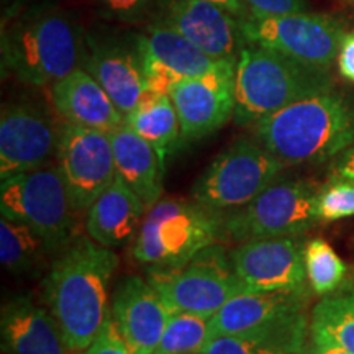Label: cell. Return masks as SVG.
I'll return each mask as SVG.
<instances>
[{
	"mask_svg": "<svg viewBox=\"0 0 354 354\" xmlns=\"http://www.w3.org/2000/svg\"><path fill=\"white\" fill-rule=\"evenodd\" d=\"M117 266V254L92 238L79 240L53 263L44 299L71 353L84 351L104 325Z\"/></svg>",
	"mask_w": 354,
	"mask_h": 354,
	"instance_id": "cell-1",
	"label": "cell"
},
{
	"mask_svg": "<svg viewBox=\"0 0 354 354\" xmlns=\"http://www.w3.org/2000/svg\"><path fill=\"white\" fill-rule=\"evenodd\" d=\"M254 130L286 166L320 165L354 145V102L333 88L261 118Z\"/></svg>",
	"mask_w": 354,
	"mask_h": 354,
	"instance_id": "cell-2",
	"label": "cell"
},
{
	"mask_svg": "<svg viewBox=\"0 0 354 354\" xmlns=\"http://www.w3.org/2000/svg\"><path fill=\"white\" fill-rule=\"evenodd\" d=\"M13 19L2 30L3 74L28 86H53L82 63L86 39L66 12L39 7Z\"/></svg>",
	"mask_w": 354,
	"mask_h": 354,
	"instance_id": "cell-3",
	"label": "cell"
},
{
	"mask_svg": "<svg viewBox=\"0 0 354 354\" xmlns=\"http://www.w3.org/2000/svg\"><path fill=\"white\" fill-rule=\"evenodd\" d=\"M238 125H254L287 105L335 88L330 69L318 68L282 53L245 43L236 59Z\"/></svg>",
	"mask_w": 354,
	"mask_h": 354,
	"instance_id": "cell-4",
	"label": "cell"
},
{
	"mask_svg": "<svg viewBox=\"0 0 354 354\" xmlns=\"http://www.w3.org/2000/svg\"><path fill=\"white\" fill-rule=\"evenodd\" d=\"M307 290H245L210 318V338L218 335L254 336L277 354L307 348Z\"/></svg>",
	"mask_w": 354,
	"mask_h": 354,
	"instance_id": "cell-5",
	"label": "cell"
},
{
	"mask_svg": "<svg viewBox=\"0 0 354 354\" xmlns=\"http://www.w3.org/2000/svg\"><path fill=\"white\" fill-rule=\"evenodd\" d=\"M221 215L201 203L159 201L146 210L133 254L151 268H177L220 238Z\"/></svg>",
	"mask_w": 354,
	"mask_h": 354,
	"instance_id": "cell-6",
	"label": "cell"
},
{
	"mask_svg": "<svg viewBox=\"0 0 354 354\" xmlns=\"http://www.w3.org/2000/svg\"><path fill=\"white\" fill-rule=\"evenodd\" d=\"M0 210L6 218L28 225L57 248L74 238L77 207L59 166L8 177L0 185Z\"/></svg>",
	"mask_w": 354,
	"mask_h": 354,
	"instance_id": "cell-7",
	"label": "cell"
},
{
	"mask_svg": "<svg viewBox=\"0 0 354 354\" xmlns=\"http://www.w3.org/2000/svg\"><path fill=\"white\" fill-rule=\"evenodd\" d=\"M148 281L167 307L212 318L234 295L248 290L223 248L210 245L177 268H153Z\"/></svg>",
	"mask_w": 354,
	"mask_h": 354,
	"instance_id": "cell-8",
	"label": "cell"
},
{
	"mask_svg": "<svg viewBox=\"0 0 354 354\" xmlns=\"http://www.w3.org/2000/svg\"><path fill=\"white\" fill-rule=\"evenodd\" d=\"M284 167L259 141L240 138L203 171L194 185V198L216 214L240 210L276 183Z\"/></svg>",
	"mask_w": 354,
	"mask_h": 354,
	"instance_id": "cell-9",
	"label": "cell"
},
{
	"mask_svg": "<svg viewBox=\"0 0 354 354\" xmlns=\"http://www.w3.org/2000/svg\"><path fill=\"white\" fill-rule=\"evenodd\" d=\"M317 197L305 180H276L243 209L221 216L220 236L234 243L299 236L320 221Z\"/></svg>",
	"mask_w": 354,
	"mask_h": 354,
	"instance_id": "cell-10",
	"label": "cell"
},
{
	"mask_svg": "<svg viewBox=\"0 0 354 354\" xmlns=\"http://www.w3.org/2000/svg\"><path fill=\"white\" fill-rule=\"evenodd\" d=\"M245 43L259 44L302 63L330 69L338 59L344 38V26L323 13H287V15L240 19Z\"/></svg>",
	"mask_w": 354,
	"mask_h": 354,
	"instance_id": "cell-11",
	"label": "cell"
},
{
	"mask_svg": "<svg viewBox=\"0 0 354 354\" xmlns=\"http://www.w3.org/2000/svg\"><path fill=\"white\" fill-rule=\"evenodd\" d=\"M56 159L79 212L88 210L117 177L107 131L64 122L59 128Z\"/></svg>",
	"mask_w": 354,
	"mask_h": 354,
	"instance_id": "cell-12",
	"label": "cell"
},
{
	"mask_svg": "<svg viewBox=\"0 0 354 354\" xmlns=\"http://www.w3.org/2000/svg\"><path fill=\"white\" fill-rule=\"evenodd\" d=\"M236 59L223 61L218 68L197 77L183 79L171 91L183 138L201 140L220 130L236 109Z\"/></svg>",
	"mask_w": 354,
	"mask_h": 354,
	"instance_id": "cell-13",
	"label": "cell"
},
{
	"mask_svg": "<svg viewBox=\"0 0 354 354\" xmlns=\"http://www.w3.org/2000/svg\"><path fill=\"white\" fill-rule=\"evenodd\" d=\"M59 128L43 110L32 105H6L0 115L2 180L50 166L57 158Z\"/></svg>",
	"mask_w": 354,
	"mask_h": 354,
	"instance_id": "cell-14",
	"label": "cell"
},
{
	"mask_svg": "<svg viewBox=\"0 0 354 354\" xmlns=\"http://www.w3.org/2000/svg\"><path fill=\"white\" fill-rule=\"evenodd\" d=\"M154 19L215 59H238L245 44L240 19L207 0H156Z\"/></svg>",
	"mask_w": 354,
	"mask_h": 354,
	"instance_id": "cell-15",
	"label": "cell"
},
{
	"mask_svg": "<svg viewBox=\"0 0 354 354\" xmlns=\"http://www.w3.org/2000/svg\"><path fill=\"white\" fill-rule=\"evenodd\" d=\"M304 250L295 236L266 238L240 243L230 261L248 290H305Z\"/></svg>",
	"mask_w": 354,
	"mask_h": 354,
	"instance_id": "cell-16",
	"label": "cell"
},
{
	"mask_svg": "<svg viewBox=\"0 0 354 354\" xmlns=\"http://www.w3.org/2000/svg\"><path fill=\"white\" fill-rule=\"evenodd\" d=\"M172 312L151 282L127 277L113 295L112 317L135 354H153Z\"/></svg>",
	"mask_w": 354,
	"mask_h": 354,
	"instance_id": "cell-17",
	"label": "cell"
},
{
	"mask_svg": "<svg viewBox=\"0 0 354 354\" xmlns=\"http://www.w3.org/2000/svg\"><path fill=\"white\" fill-rule=\"evenodd\" d=\"M82 64L87 73L104 87L123 117H127L145 99L146 86L143 66L136 48L87 38Z\"/></svg>",
	"mask_w": 354,
	"mask_h": 354,
	"instance_id": "cell-18",
	"label": "cell"
},
{
	"mask_svg": "<svg viewBox=\"0 0 354 354\" xmlns=\"http://www.w3.org/2000/svg\"><path fill=\"white\" fill-rule=\"evenodd\" d=\"M53 107L64 122L112 131L125 123L104 87L84 68L74 69L51 86Z\"/></svg>",
	"mask_w": 354,
	"mask_h": 354,
	"instance_id": "cell-19",
	"label": "cell"
},
{
	"mask_svg": "<svg viewBox=\"0 0 354 354\" xmlns=\"http://www.w3.org/2000/svg\"><path fill=\"white\" fill-rule=\"evenodd\" d=\"M2 343L12 354H73L55 317L26 297L3 307Z\"/></svg>",
	"mask_w": 354,
	"mask_h": 354,
	"instance_id": "cell-20",
	"label": "cell"
},
{
	"mask_svg": "<svg viewBox=\"0 0 354 354\" xmlns=\"http://www.w3.org/2000/svg\"><path fill=\"white\" fill-rule=\"evenodd\" d=\"M148 207L120 177L109 185L88 207L86 230L95 243L105 248L125 246L138 233Z\"/></svg>",
	"mask_w": 354,
	"mask_h": 354,
	"instance_id": "cell-21",
	"label": "cell"
},
{
	"mask_svg": "<svg viewBox=\"0 0 354 354\" xmlns=\"http://www.w3.org/2000/svg\"><path fill=\"white\" fill-rule=\"evenodd\" d=\"M109 135L112 140L117 177H120L149 209L161 201L165 162L156 149L127 123L109 131Z\"/></svg>",
	"mask_w": 354,
	"mask_h": 354,
	"instance_id": "cell-22",
	"label": "cell"
},
{
	"mask_svg": "<svg viewBox=\"0 0 354 354\" xmlns=\"http://www.w3.org/2000/svg\"><path fill=\"white\" fill-rule=\"evenodd\" d=\"M135 48L153 56L180 79L210 73L227 59H215L169 26L153 20L135 39Z\"/></svg>",
	"mask_w": 354,
	"mask_h": 354,
	"instance_id": "cell-23",
	"label": "cell"
},
{
	"mask_svg": "<svg viewBox=\"0 0 354 354\" xmlns=\"http://www.w3.org/2000/svg\"><path fill=\"white\" fill-rule=\"evenodd\" d=\"M125 123L156 149L162 162L183 138L179 115L171 95L146 94L136 109L127 115Z\"/></svg>",
	"mask_w": 354,
	"mask_h": 354,
	"instance_id": "cell-24",
	"label": "cell"
},
{
	"mask_svg": "<svg viewBox=\"0 0 354 354\" xmlns=\"http://www.w3.org/2000/svg\"><path fill=\"white\" fill-rule=\"evenodd\" d=\"M56 248L55 243L28 225L6 216L0 220V259L8 271H32L48 251Z\"/></svg>",
	"mask_w": 354,
	"mask_h": 354,
	"instance_id": "cell-25",
	"label": "cell"
},
{
	"mask_svg": "<svg viewBox=\"0 0 354 354\" xmlns=\"http://www.w3.org/2000/svg\"><path fill=\"white\" fill-rule=\"evenodd\" d=\"M305 272L313 294L330 295L342 286L346 276V264L338 253L322 238L310 240L304 250Z\"/></svg>",
	"mask_w": 354,
	"mask_h": 354,
	"instance_id": "cell-26",
	"label": "cell"
},
{
	"mask_svg": "<svg viewBox=\"0 0 354 354\" xmlns=\"http://www.w3.org/2000/svg\"><path fill=\"white\" fill-rule=\"evenodd\" d=\"M210 338V318L189 312H174L153 354L201 353Z\"/></svg>",
	"mask_w": 354,
	"mask_h": 354,
	"instance_id": "cell-27",
	"label": "cell"
},
{
	"mask_svg": "<svg viewBox=\"0 0 354 354\" xmlns=\"http://www.w3.org/2000/svg\"><path fill=\"white\" fill-rule=\"evenodd\" d=\"M310 326L326 331L339 346L354 354V292L320 300L312 312Z\"/></svg>",
	"mask_w": 354,
	"mask_h": 354,
	"instance_id": "cell-28",
	"label": "cell"
},
{
	"mask_svg": "<svg viewBox=\"0 0 354 354\" xmlns=\"http://www.w3.org/2000/svg\"><path fill=\"white\" fill-rule=\"evenodd\" d=\"M317 212L320 221H336L354 216V183L331 176L318 190Z\"/></svg>",
	"mask_w": 354,
	"mask_h": 354,
	"instance_id": "cell-29",
	"label": "cell"
},
{
	"mask_svg": "<svg viewBox=\"0 0 354 354\" xmlns=\"http://www.w3.org/2000/svg\"><path fill=\"white\" fill-rule=\"evenodd\" d=\"M198 354H277L274 349L254 336L218 335L212 336Z\"/></svg>",
	"mask_w": 354,
	"mask_h": 354,
	"instance_id": "cell-30",
	"label": "cell"
},
{
	"mask_svg": "<svg viewBox=\"0 0 354 354\" xmlns=\"http://www.w3.org/2000/svg\"><path fill=\"white\" fill-rule=\"evenodd\" d=\"M97 10L109 20L136 24L153 12L156 0H94Z\"/></svg>",
	"mask_w": 354,
	"mask_h": 354,
	"instance_id": "cell-31",
	"label": "cell"
},
{
	"mask_svg": "<svg viewBox=\"0 0 354 354\" xmlns=\"http://www.w3.org/2000/svg\"><path fill=\"white\" fill-rule=\"evenodd\" d=\"M79 354H135L130 344L123 338L118 330L117 323L112 317V310H109L104 325L100 326L99 333L88 346Z\"/></svg>",
	"mask_w": 354,
	"mask_h": 354,
	"instance_id": "cell-32",
	"label": "cell"
},
{
	"mask_svg": "<svg viewBox=\"0 0 354 354\" xmlns=\"http://www.w3.org/2000/svg\"><path fill=\"white\" fill-rule=\"evenodd\" d=\"M250 15H287V13L308 12L305 0H245Z\"/></svg>",
	"mask_w": 354,
	"mask_h": 354,
	"instance_id": "cell-33",
	"label": "cell"
},
{
	"mask_svg": "<svg viewBox=\"0 0 354 354\" xmlns=\"http://www.w3.org/2000/svg\"><path fill=\"white\" fill-rule=\"evenodd\" d=\"M310 354H353L339 346L331 336L320 328L310 326Z\"/></svg>",
	"mask_w": 354,
	"mask_h": 354,
	"instance_id": "cell-34",
	"label": "cell"
},
{
	"mask_svg": "<svg viewBox=\"0 0 354 354\" xmlns=\"http://www.w3.org/2000/svg\"><path fill=\"white\" fill-rule=\"evenodd\" d=\"M338 71L348 82L354 84V30L344 35L338 53Z\"/></svg>",
	"mask_w": 354,
	"mask_h": 354,
	"instance_id": "cell-35",
	"label": "cell"
},
{
	"mask_svg": "<svg viewBox=\"0 0 354 354\" xmlns=\"http://www.w3.org/2000/svg\"><path fill=\"white\" fill-rule=\"evenodd\" d=\"M331 171H333L335 177H342V179L354 183V145L349 146L348 149H344L339 156H336V161Z\"/></svg>",
	"mask_w": 354,
	"mask_h": 354,
	"instance_id": "cell-36",
	"label": "cell"
},
{
	"mask_svg": "<svg viewBox=\"0 0 354 354\" xmlns=\"http://www.w3.org/2000/svg\"><path fill=\"white\" fill-rule=\"evenodd\" d=\"M207 2H212L215 6L225 8V10L232 13L236 19H245V17L250 15L245 0H207Z\"/></svg>",
	"mask_w": 354,
	"mask_h": 354,
	"instance_id": "cell-37",
	"label": "cell"
},
{
	"mask_svg": "<svg viewBox=\"0 0 354 354\" xmlns=\"http://www.w3.org/2000/svg\"><path fill=\"white\" fill-rule=\"evenodd\" d=\"M26 0H2L3 3V20H12L20 13V8Z\"/></svg>",
	"mask_w": 354,
	"mask_h": 354,
	"instance_id": "cell-38",
	"label": "cell"
},
{
	"mask_svg": "<svg viewBox=\"0 0 354 354\" xmlns=\"http://www.w3.org/2000/svg\"><path fill=\"white\" fill-rule=\"evenodd\" d=\"M292 354H310V349H308V346L305 348V349H302V351H297V353H292Z\"/></svg>",
	"mask_w": 354,
	"mask_h": 354,
	"instance_id": "cell-39",
	"label": "cell"
},
{
	"mask_svg": "<svg viewBox=\"0 0 354 354\" xmlns=\"http://www.w3.org/2000/svg\"><path fill=\"white\" fill-rule=\"evenodd\" d=\"M194 354H198V353H194Z\"/></svg>",
	"mask_w": 354,
	"mask_h": 354,
	"instance_id": "cell-40",
	"label": "cell"
},
{
	"mask_svg": "<svg viewBox=\"0 0 354 354\" xmlns=\"http://www.w3.org/2000/svg\"><path fill=\"white\" fill-rule=\"evenodd\" d=\"M353 2H354V0H353Z\"/></svg>",
	"mask_w": 354,
	"mask_h": 354,
	"instance_id": "cell-41",
	"label": "cell"
}]
</instances>
